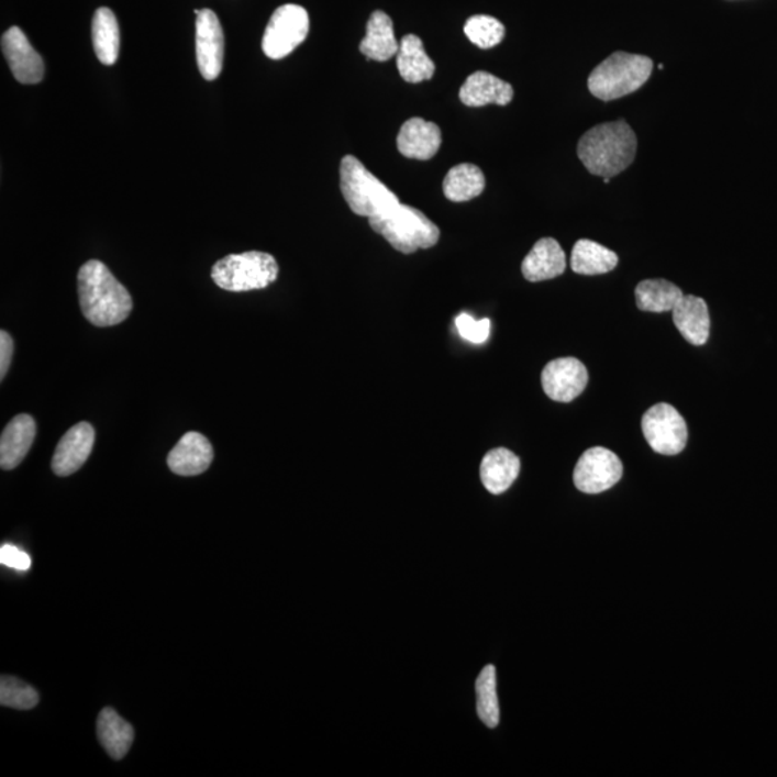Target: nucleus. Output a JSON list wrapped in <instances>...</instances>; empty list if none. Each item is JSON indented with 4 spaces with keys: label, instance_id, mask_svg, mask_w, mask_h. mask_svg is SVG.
Wrapping results in <instances>:
<instances>
[{
    "label": "nucleus",
    "instance_id": "f257e3e1",
    "mask_svg": "<svg viewBox=\"0 0 777 777\" xmlns=\"http://www.w3.org/2000/svg\"><path fill=\"white\" fill-rule=\"evenodd\" d=\"M78 297L84 318L97 328L123 323L133 310L127 288L101 260L91 259L78 271Z\"/></svg>",
    "mask_w": 777,
    "mask_h": 777
},
{
    "label": "nucleus",
    "instance_id": "f03ea898",
    "mask_svg": "<svg viewBox=\"0 0 777 777\" xmlns=\"http://www.w3.org/2000/svg\"><path fill=\"white\" fill-rule=\"evenodd\" d=\"M636 136L625 120L590 129L579 140L578 156L590 174L613 178L635 160Z\"/></svg>",
    "mask_w": 777,
    "mask_h": 777
},
{
    "label": "nucleus",
    "instance_id": "7ed1b4c3",
    "mask_svg": "<svg viewBox=\"0 0 777 777\" xmlns=\"http://www.w3.org/2000/svg\"><path fill=\"white\" fill-rule=\"evenodd\" d=\"M369 225L402 254L432 248L439 244L441 235L440 227L428 220L425 213L402 203L381 215L370 218Z\"/></svg>",
    "mask_w": 777,
    "mask_h": 777
},
{
    "label": "nucleus",
    "instance_id": "20e7f679",
    "mask_svg": "<svg viewBox=\"0 0 777 777\" xmlns=\"http://www.w3.org/2000/svg\"><path fill=\"white\" fill-rule=\"evenodd\" d=\"M653 69V59L618 51L590 74L589 91L602 101L622 99L640 90L650 80Z\"/></svg>",
    "mask_w": 777,
    "mask_h": 777
},
{
    "label": "nucleus",
    "instance_id": "39448f33",
    "mask_svg": "<svg viewBox=\"0 0 777 777\" xmlns=\"http://www.w3.org/2000/svg\"><path fill=\"white\" fill-rule=\"evenodd\" d=\"M340 189L353 213L375 218L400 203L397 195L366 169L355 156H344L340 163Z\"/></svg>",
    "mask_w": 777,
    "mask_h": 777
},
{
    "label": "nucleus",
    "instance_id": "423d86ee",
    "mask_svg": "<svg viewBox=\"0 0 777 777\" xmlns=\"http://www.w3.org/2000/svg\"><path fill=\"white\" fill-rule=\"evenodd\" d=\"M278 264L273 255L249 251L232 254L218 260L212 268V279L222 290L242 292L263 290L278 277Z\"/></svg>",
    "mask_w": 777,
    "mask_h": 777
},
{
    "label": "nucleus",
    "instance_id": "0eeeda50",
    "mask_svg": "<svg viewBox=\"0 0 777 777\" xmlns=\"http://www.w3.org/2000/svg\"><path fill=\"white\" fill-rule=\"evenodd\" d=\"M310 31V18L300 4L288 3L273 13L263 38V51L268 58L288 57L306 41Z\"/></svg>",
    "mask_w": 777,
    "mask_h": 777
},
{
    "label": "nucleus",
    "instance_id": "6e6552de",
    "mask_svg": "<svg viewBox=\"0 0 777 777\" xmlns=\"http://www.w3.org/2000/svg\"><path fill=\"white\" fill-rule=\"evenodd\" d=\"M642 432L651 448L661 455H677L686 448L687 423L673 404L650 408L642 418Z\"/></svg>",
    "mask_w": 777,
    "mask_h": 777
},
{
    "label": "nucleus",
    "instance_id": "1a4fd4ad",
    "mask_svg": "<svg viewBox=\"0 0 777 777\" xmlns=\"http://www.w3.org/2000/svg\"><path fill=\"white\" fill-rule=\"evenodd\" d=\"M623 467L621 459L612 451L595 446L586 451L576 464L574 481L586 495H600L621 481Z\"/></svg>",
    "mask_w": 777,
    "mask_h": 777
},
{
    "label": "nucleus",
    "instance_id": "9d476101",
    "mask_svg": "<svg viewBox=\"0 0 777 777\" xmlns=\"http://www.w3.org/2000/svg\"><path fill=\"white\" fill-rule=\"evenodd\" d=\"M223 58L225 36L221 22L211 9H202L197 18V59L204 80L213 81L221 76Z\"/></svg>",
    "mask_w": 777,
    "mask_h": 777
},
{
    "label": "nucleus",
    "instance_id": "9b49d317",
    "mask_svg": "<svg viewBox=\"0 0 777 777\" xmlns=\"http://www.w3.org/2000/svg\"><path fill=\"white\" fill-rule=\"evenodd\" d=\"M589 375L586 366L575 357H562L546 367L542 374L544 393L556 402H571L580 397L588 386Z\"/></svg>",
    "mask_w": 777,
    "mask_h": 777
},
{
    "label": "nucleus",
    "instance_id": "f8f14e48",
    "mask_svg": "<svg viewBox=\"0 0 777 777\" xmlns=\"http://www.w3.org/2000/svg\"><path fill=\"white\" fill-rule=\"evenodd\" d=\"M2 53L9 68L21 84H38L44 80L45 65L21 27L12 26L2 36Z\"/></svg>",
    "mask_w": 777,
    "mask_h": 777
},
{
    "label": "nucleus",
    "instance_id": "ddd939ff",
    "mask_svg": "<svg viewBox=\"0 0 777 777\" xmlns=\"http://www.w3.org/2000/svg\"><path fill=\"white\" fill-rule=\"evenodd\" d=\"M95 441L96 431L90 423L80 422L74 425L58 442L51 464L53 471L58 477H68L77 473L90 457Z\"/></svg>",
    "mask_w": 777,
    "mask_h": 777
},
{
    "label": "nucleus",
    "instance_id": "4468645a",
    "mask_svg": "<svg viewBox=\"0 0 777 777\" xmlns=\"http://www.w3.org/2000/svg\"><path fill=\"white\" fill-rule=\"evenodd\" d=\"M213 448L207 436L199 432H188L181 436L167 457L171 473L181 477L199 476L211 467Z\"/></svg>",
    "mask_w": 777,
    "mask_h": 777
},
{
    "label": "nucleus",
    "instance_id": "2eb2a0df",
    "mask_svg": "<svg viewBox=\"0 0 777 777\" xmlns=\"http://www.w3.org/2000/svg\"><path fill=\"white\" fill-rule=\"evenodd\" d=\"M397 143L400 155L408 159L430 160L440 151L442 134L439 125L413 118L400 127Z\"/></svg>",
    "mask_w": 777,
    "mask_h": 777
},
{
    "label": "nucleus",
    "instance_id": "dca6fc26",
    "mask_svg": "<svg viewBox=\"0 0 777 777\" xmlns=\"http://www.w3.org/2000/svg\"><path fill=\"white\" fill-rule=\"evenodd\" d=\"M36 423L34 418L21 413L12 419L0 436V465L11 471L25 459L34 444Z\"/></svg>",
    "mask_w": 777,
    "mask_h": 777
},
{
    "label": "nucleus",
    "instance_id": "f3484780",
    "mask_svg": "<svg viewBox=\"0 0 777 777\" xmlns=\"http://www.w3.org/2000/svg\"><path fill=\"white\" fill-rule=\"evenodd\" d=\"M513 97L514 90L509 82L486 71L471 74L459 90V100L467 107L507 106Z\"/></svg>",
    "mask_w": 777,
    "mask_h": 777
},
{
    "label": "nucleus",
    "instance_id": "a211bd4d",
    "mask_svg": "<svg viewBox=\"0 0 777 777\" xmlns=\"http://www.w3.org/2000/svg\"><path fill=\"white\" fill-rule=\"evenodd\" d=\"M566 269V255L560 244L553 238L536 242L521 264V273L528 281H546L562 276Z\"/></svg>",
    "mask_w": 777,
    "mask_h": 777
},
{
    "label": "nucleus",
    "instance_id": "6ab92c4d",
    "mask_svg": "<svg viewBox=\"0 0 777 777\" xmlns=\"http://www.w3.org/2000/svg\"><path fill=\"white\" fill-rule=\"evenodd\" d=\"M674 324L688 343L702 346L710 337V313L707 302L700 297L684 296L673 310Z\"/></svg>",
    "mask_w": 777,
    "mask_h": 777
},
{
    "label": "nucleus",
    "instance_id": "aec40b11",
    "mask_svg": "<svg viewBox=\"0 0 777 777\" xmlns=\"http://www.w3.org/2000/svg\"><path fill=\"white\" fill-rule=\"evenodd\" d=\"M520 458L510 449L496 448L482 458L479 476L491 495H502L513 486L520 474Z\"/></svg>",
    "mask_w": 777,
    "mask_h": 777
},
{
    "label": "nucleus",
    "instance_id": "412c9836",
    "mask_svg": "<svg viewBox=\"0 0 777 777\" xmlns=\"http://www.w3.org/2000/svg\"><path fill=\"white\" fill-rule=\"evenodd\" d=\"M398 51L399 42L395 36L393 22L388 13L381 11L371 13L367 22L366 36L360 42V53L367 59L385 63L392 59Z\"/></svg>",
    "mask_w": 777,
    "mask_h": 777
},
{
    "label": "nucleus",
    "instance_id": "4be33fe9",
    "mask_svg": "<svg viewBox=\"0 0 777 777\" xmlns=\"http://www.w3.org/2000/svg\"><path fill=\"white\" fill-rule=\"evenodd\" d=\"M97 734H99L100 743L106 748L107 755L113 757L114 761H121L127 755L134 740L133 725L110 707L102 710L99 720H97Z\"/></svg>",
    "mask_w": 777,
    "mask_h": 777
},
{
    "label": "nucleus",
    "instance_id": "5701e85b",
    "mask_svg": "<svg viewBox=\"0 0 777 777\" xmlns=\"http://www.w3.org/2000/svg\"><path fill=\"white\" fill-rule=\"evenodd\" d=\"M397 65L400 77L409 84L431 80L435 74L434 60L428 57L422 40L417 35H407L400 41Z\"/></svg>",
    "mask_w": 777,
    "mask_h": 777
},
{
    "label": "nucleus",
    "instance_id": "b1692460",
    "mask_svg": "<svg viewBox=\"0 0 777 777\" xmlns=\"http://www.w3.org/2000/svg\"><path fill=\"white\" fill-rule=\"evenodd\" d=\"M91 36L100 63L114 65L120 54V27L118 18L111 9H97L92 18Z\"/></svg>",
    "mask_w": 777,
    "mask_h": 777
},
{
    "label": "nucleus",
    "instance_id": "393cba45",
    "mask_svg": "<svg viewBox=\"0 0 777 777\" xmlns=\"http://www.w3.org/2000/svg\"><path fill=\"white\" fill-rule=\"evenodd\" d=\"M618 263V255L598 242L580 240L571 251V269L580 276L611 273L617 268Z\"/></svg>",
    "mask_w": 777,
    "mask_h": 777
},
{
    "label": "nucleus",
    "instance_id": "a878e982",
    "mask_svg": "<svg viewBox=\"0 0 777 777\" xmlns=\"http://www.w3.org/2000/svg\"><path fill=\"white\" fill-rule=\"evenodd\" d=\"M636 306L650 313H665L676 309L682 299V291L667 279H645L635 290Z\"/></svg>",
    "mask_w": 777,
    "mask_h": 777
},
{
    "label": "nucleus",
    "instance_id": "bb28decb",
    "mask_svg": "<svg viewBox=\"0 0 777 777\" xmlns=\"http://www.w3.org/2000/svg\"><path fill=\"white\" fill-rule=\"evenodd\" d=\"M442 188L451 202H468L482 193L486 188V178L479 167L463 163V165L454 166L446 174Z\"/></svg>",
    "mask_w": 777,
    "mask_h": 777
},
{
    "label": "nucleus",
    "instance_id": "cd10ccee",
    "mask_svg": "<svg viewBox=\"0 0 777 777\" xmlns=\"http://www.w3.org/2000/svg\"><path fill=\"white\" fill-rule=\"evenodd\" d=\"M478 718L487 728L496 729L500 723V704L497 697L495 665H487L479 674L476 684Z\"/></svg>",
    "mask_w": 777,
    "mask_h": 777
},
{
    "label": "nucleus",
    "instance_id": "c85d7f7f",
    "mask_svg": "<svg viewBox=\"0 0 777 777\" xmlns=\"http://www.w3.org/2000/svg\"><path fill=\"white\" fill-rule=\"evenodd\" d=\"M465 35L481 49L495 48L504 40L506 27L496 18L476 15L469 18L464 26Z\"/></svg>",
    "mask_w": 777,
    "mask_h": 777
},
{
    "label": "nucleus",
    "instance_id": "c756f323",
    "mask_svg": "<svg viewBox=\"0 0 777 777\" xmlns=\"http://www.w3.org/2000/svg\"><path fill=\"white\" fill-rule=\"evenodd\" d=\"M40 696L22 679L3 676L0 681V704L15 710H31L38 704Z\"/></svg>",
    "mask_w": 777,
    "mask_h": 777
},
{
    "label": "nucleus",
    "instance_id": "7c9ffc66",
    "mask_svg": "<svg viewBox=\"0 0 777 777\" xmlns=\"http://www.w3.org/2000/svg\"><path fill=\"white\" fill-rule=\"evenodd\" d=\"M455 325H457L459 336L473 344L486 343L490 337V319L476 320L471 314L460 313L455 319Z\"/></svg>",
    "mask_w": 777,
    "mask_h": 777
},
{
    "label": "nucleus",
    "instance_id": "2f4dec72",
    "mask_svg": "<svg viewBox=\"0 0 777 777\" xmlns=\"http://www.w3.org/2000/svg\"><path fill=\"white\" fill-rule=\"evenodd\" d=\"M0 562L3 566L12 567L15 570L25 571L31 567V557L27 556V553L11 546V544H3L0 548Z\"/></svg>",
    "mask_w": 777,
    "mask_h": 777
},
{
    "label": "nucleus",
    "instance_id": "473e14b6",
    "mask_svg": "<svg viewBox=\"0 0 777 777\" xmlns=\"http://www.w3.org/2000/svg\"><path fill=\"white\" fill-rule=\"evenodd\" d=\"M13 357V340L7 332L0 333V379L7 376Z\"/></svg>",
    "mask_w": 777,
    "mask_h": 777
},
{
    "label": "nucleus",
    "instance_id": "72a5a7b5",
    "mask_svg": "<svg viewBox=\"0 0 777 777\" xmlns=\"http://www.w3.org/2000/svg\"><path fill=\"white\" fill-rule=\"evenodd\" d=\"M609 181H611V179H609V178H603V184H607V185H608Z\"/></svg>",
    "mask_w": 777,
    "mask_h": 777
}]
</instances>
